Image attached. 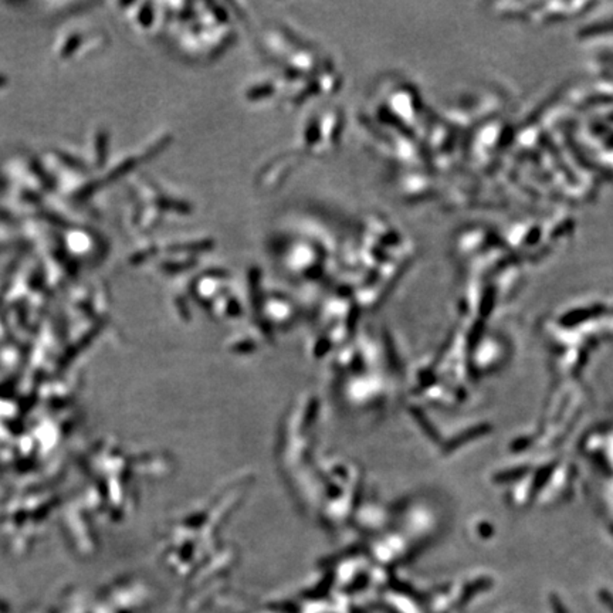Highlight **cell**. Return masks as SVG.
Masks as SVG:
<instances>
[{"label":"cell","mask_w":613,"mask_h":613,"mask_svg":"<svg viewBox=\"0 0 613 613\" xmlns=\"http://www.w3.org/2000/svg\"><path fill=\"white\" fill-rule=\"evenodd\" d=\"M612 531H613V528H612Z\"/></svg>","instance_id":"277c9868"},{"label":"cell","mask_w":613,"mask_h":613,"mask_svg":"<svg viewBox=\"0 0 613 613\" xmlns=\"http://www.w3.org/2000/svg\"><path fill=\"white\" fill-rule=\"evenodd\" d=\"M549 472H551V468H548V470H543V472L538 474V478H536L535 484H534L535 490H539L541 487H543V484L545 483V481H547V478H548Z\"/></svg>","instance_id":"7a4b0ae2"},{"label":"cell","mask_w":613,"mask_h":613,"mask_svg":"<svg viewBox=\"0 0 613 613\" xmlns=\"http://www.w3.org/2000/svg\"><path fill=\"white\" fill-rule=\"evenodd\" d=\"M5 83H6V78L3 76H0V85H3Z\"/></svg>","instance_id":"3957f363"},{"label":"cell","mask_w":613,"mask_h":613,"mask_svg":"<svg viewBox=\"0 0 613 613\" xmlns=\"http://www.w3.org/2000/svg\"><path fill=\"white\" fill-rule=\"evenodd\" d=\"M525 473H527V468H515V470H510V472L498 474V476H497V480H500V481H510V480H515V478H519L521 476H524Z\"/></svg>","instance_id":"6da1fadb"}]
</instances>
